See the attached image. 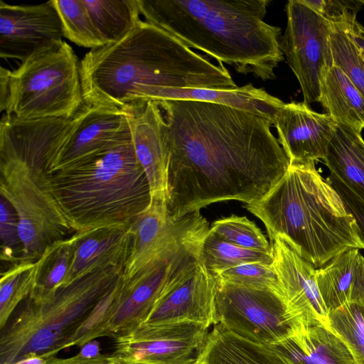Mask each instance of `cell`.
Segmentation results:
<instances>
[{
    "label": "cell",
    "instance_id": "obj_5",
    "mask_svg": "<svg viewBox=\"0 0 364 364\" xmlns=\"http://www.w3.org/2000/svg\"><path fill=\"white\" fill-rule=\"evenodd\" d=\"M46 180L74 232L129 228L151 203L132 140Z\"/></svg>",
    "mask_w": 364,
    "mask_h": 364
},
{
    "label": "cell",
    "instance_id": "obj_42",
    "mask_svg": "<svg viewBox=\"0 0 364 364\" xmlns=\"http://www.w3.org/2000/svg\"><path fill=\"white\" fill-rule=\"evenodd\" d=\"M110 355L109 364H152L146 361L136 360L134 359L122 358L119 356Z\"/></svg>",
    "mask_w": 364,
    "mask_h": 364
},
{
    "label": "cell",
    "instance_id": "obj_29",
    "mask_svg": "<svg viewBox=\"0 0 364 364\" xmlns=\"http://www.w3.org/2000/svg\"><path fill=\"white\" fill-rule=\"evenodd\" d=\"M82 234L83 232H74L45 250L35 262V282L32 291H51L65 283L76 245Z\"/></svg>",
    "mask_w": 364,
    "mask_h": 364
},
{
    "label": "cell",
    "instance_id": "obj_24",
    "mask_svg": "<svg viewBox=\"0 0 364 364\" xmlns=\"http://www.w3.org/2000/svg\"><path fill=\"white\" fill-rule=\"evenodd\" d=\"M318 102L337 123L361 133L364 129V95L337 67H328L321 80Z\"/></svg>",
    "mask_w": 364,
    "mask_h": 364
},
{
    "label": "cell",
    "instance_id": "obj_14",
    "mask_svg": "<svg viewBox=\"0 0 364 364\" xmlns=\"http://www.w3.org/2000/svg\"><path fill=\"white\" fill-rule=\"evenodd\" d=\"M78 118L79 111L68 119H21L4 114L0 122V148L14 153L32 169L48 176L54 171Z\"/></svg>",
    "mask_w": 364,
    "mask_h": 364
},
{
    "label": "cell",
    "instance_id": "obj_21",
    "mask_svg": "<svg viewBox=\"0 0 364 364\" xmlns=\"http://www.w3.org/2000/svg\"><path fill=\"white\" fill-rule=\"evenodd\" d=\"M131 242L130 227L83 232L76 245L70 269L62 286L102 267L122 265L124 268Z\"/></svg>",
    "mask_w": 364,
    "mask_h": 364
},
{
    "label": "cell",
    "instance_id": "obj_1",
    "mask_svg": "<svg viewBox=\"0 0 364 364\" xmlns=\"http://www.w3.org/2000/svg\"><path fill=\"white\" fill-rule=\"evenodd\" d=\"M154 100L162 113L171 220L218 202L255 203L286 173L289 160L268 119L210 102Z\"/></svg>",
    "mask_w": 364,
    "mask_h": 364
},
{
    "label": "cell",
    "instance_id": "obj_7",
    "mask_svg": "<svg viewBox=\"0 0 364 364\" xmlns=\"http://www.w3.org/2000/svg\"><path fill=\"white\" fill-rule=\"evenodd\" d=\"M80 62L65 41L8 71L1 112L21 119L71 118L83 105Z\"/></svg>",
    "mask_w": 364,
    "mask_h": 364
},
{
    "label": "cell",
    "instance_id": "obj_2",
    "mask_svg": "<svg viewBox=\"0 0 364 364\" xmlns=\"http://www.w3.org/2000/svg\"><path fill=\"white\" fill-rule=\"evenodd\" d=\"M80 74L85 105L120 109L148 100L157 87H238L223 63L214 64L142 19L117 42L87 52Z\"/></svg>",
    "mask_w": 364,
    "mask_h": 364
},
{
    "label": "cell",
    "instance_id": "obj_43",
    "mask_svg": "<svg viewBox=\"0 0 364 364\" xmlns=\"http://www.w3.org/2000/svg\"><path fill=\"white\" fill-rule=\"evenodd\" d=\"M355 39L364 53V28L357 21L354 26Z\"/></svg>",
    "mask_w": 364,
    "mask_h": 364
},
{
    "label": "cell",
    "instance_id": "obj_26",
    "mask_svg": "<svg viewBox=\"0 0 364 364\" xmlns=\"http://www.w3.org/2000/svg\"><path fill=\"white\" fill-rule=\"evenodd\" d=\"M358 10H348L330 21L329 41L333 65L338 68L364 95V53L354 36Z\"/></svg>",
    "mask_w": 364,
    "mask_h": 364
},
{
    "label": "cell",
    "instance_id": "obj_23",
    "mask_svg": "<svg viewBox=\"0 0 364 364\" xmlns=\"http://www.w3.org/2000/svg\"><path fill=\"white\" fill-rule=\"evenodd\" d=\"M148 100L210 102L254 113L268 119L273 124L278 112L285 103L251 83L233 90L157 87L151 90Z\"/></svg>",
    "mask_w": 364,
    "mask_h": 364
},
{
    "label": "cell",
    "instance_id": "obj_6",
    "mask_svg": "<svg viewBox=\"0 0 364 364\" xmlns=\"http://www.w3.org/2000/svg\"><path fill=\"white\" fill-rule=\"evenodd\" d=\"M123 272L122 265L108 266L51 291H32L0 327V364H16L32 357L48 360L71 347Z\"/></svg>",
    "mask_w": 364,
    "mask_h": 364
},
{
    "label": "cell",
    "instance_id": "obj_38",
    "mask_svg": "<svg viewBox=\"0 0 364 364\" xmlns=\"http://www.w3.org/2000/svg\"><path fill=\"white\" fill-rule=\"evenodd\" d=\"M333 186L341 196L347 210L354 217L364 241V205L341 188Z\"/></svg>",
    "mask_w": 364,
    "mask_h": 364
},
{
    "label": "cell",
    "instance_id": "obj_15",
    "mask_svg": "<svg viewBox=\"0 0 364 364\" xmlns=\"http://www.w3.org/2000/svg\"><path fill=\"white\" fill-rule=\"evenodd\" d=\"M132 140L126 109L84 103L79 110L77 123L60 154L53 172L86 162Z\"/></svg>",
    "mask_w": 364,
    "mask_h": 364
},
{
    "label": "cell",
    "instance_id": "obj_28",
    "mask_svg": "<svg viewBox=\"0 0 364 364\" xmlns=\"http://www.w3.org/2000/svg\"><path fill=\"white\" fill-rule=\"evenodd\" d=\"M105 44L117 42L141 20L136 0H83Z\"/></svg>",
    "mask_w": 364,
    "mask_h": 364
},
{
    "label": "cell",
    "instance_id": "obj_25",
    "mask_svg": "<svg viewBox=\"0 0 364 364\" xmlns=\"http://www.w3.org/2000/svg\"><path fill=\"white\" fill-rule=\"evenodd\" d=\"M198 364H287L267 345L249 341L213 326Z\"/></svg>",
    "mask_w": 364,
    "mask_h": 364
},
{
    "label": "cell",
    "instance_id": "obj_36",
    "mask_svg": "<svg viewBox=\"0 0 364 364\" xmlns=\"http://www.w3.org/2000/svg\"><path fill=\"white\" fill-rule=\"evenodd\" d=\"M1 259L13 264L23 255V245L19 234L17 214L2 196H0Z\"/></svg>",
    "mask_w": 364,
    "mask_h": 364
},
{
    "label": "cell",
    "instance_id": "obj_34",
    "mask_svg": "<svg viewBox=\"0 0 364 364\" xmlns=\"http://www.w3.org/2000/svg\"><path fill=\"white\" fill-rule=\"evenodd\" d=\"M210 231L235 245L255 250L272 251V245L255 223L245 216L232 215L214 221Z\"/></svg>",
    "mask_w": 364,
    "mask_h": 364
},
{
    "label": "cell",
    "instance_id": "obj_31",
    "mask_svg": "<svg viewBox=\"0 0 364 364\" xmlns=\"http://www.w3.org/2000/svg\"><path fill=\"white\" fill-rule=\"evenodd\" d=\"M52 2L59 14L65 38L90 50L106 45L83 0H52Z\"/></svg>",
    "mask_w": 364,
    "mask_h": 364
},
{
    "label": "cell",
    "instance_id": "obj_40",
    "mask_svg": "<svg viewBox=\"0 0 364 364\" xmlns=\"http://www.w3.org/2000/svg\"><path fill=\"white\" fill-rule=\"evenodd\" d=\"M350 301L364 306V257L362 256L353 284Z\"/></svg>",
    "mask_w": 364,
    "mask_h": 364
},
{
    "label": "cell",
    "instance_id": "obj_3",
    "mask_svg": "<svg viewBox=\"0 0 364 364\" xmlns=\"http://www.w3.org/2000/svg\"><path fill=\"white\" fill-rule=\"evenodd\" d=\"M144 21L238 73L276 77L281 28L264 21L271 0H136Z\"/></svg>",
    "mask_w": 364,
    "mask_h": 364
},
{
    "label": "cell",
    "instance_id": "obj_41",
    "mask_svg": "<svg viewBox=\"0 0 364 364\" xmlns=\"http://www.w3.org/2000/svg\"><path fill=\"white\" fill-rule=\"evenodd\" d=\"M80 353L85 358L98 356L100 355L99 344L95 340L92 341L82 346Z\"/></svg>",
    "mask_w": 364,
    "mask_h": 364
},
{
    "label": "cell",
    "instance_id": "obj_19",
    "mask_svg": "<svg viewBox=\"0 0 364 364\" xmlns=\"http://www.w3.org/2000/svg\"><path fill=\"white\" fill-rule=\"evenodd\" d=\"M269 346L287 364H358L346 343L331 326L297 329L282 342Z\"/></svg>",
    "mask_w": 364,
    "mask_h": 364
},
{
    "label": "cell",
    "instance_id": "obj_33",
    "mask_svg": "<svg viewBox=\"0 0 364 364\" xmlns=\"http://www.w3.org/2000/svg\"><path fill=\"white\" fill-rule=\"evenodd\" d=\"M331 327L344 340L358 364H364V306L350 301L328 312Z\"/></svg>",
    "mask_w": 364,
    "mask_h": 364
},
{
    "label": "cell",
    "instance_id": "obj_18",
    "mask_svg": "<svg viewBox=\"0 0 364 364\" xmlns=\"http://www.w3.org/2000/svg\"><path fill=\"white\" fill-rule=\"evenodd\" d=\"M138 161L145 173L151 199L166 201V159L161 134V110L154 100L125 107Z\"/></svg>",
    "mask_w": 364,
    "mask_h": 364
},
{
    "label": "cell",
    "instance_id": "obj_11",
    "mask_svg": "<svg viewBox=\"0 0 364 364\" xmlns=\"http://www.w3.org/2000/svg\"><path fill=\"white\" fill-rule=\"evenodd\" d=\"M271 245L278 295L296 329L330 326L328 312L317 286L316 268L286 236L277 235Z\"/></svg>",
    "mask_w": 364,
    "mask_h": 364
},
{
    "label": "cell",
    "instance_id": "obj_39",
    "mask_svg": "<svg viewBox=\"0 0 364 364\" xmlns=\"http://www.w3.org/2000/svg\"><path fill=\"white\" fill-rule=\"evenodd\" d=\"M110 355L100 354L93 358H85L80 352L70 358H53L46 360V364H109Z\"/></svg>",
    "mask_w": 364,
    "mask_h": 364
},
{
    "label": "cell",
    "instance_id": "obj_35",
    "mask_svg": "<svg viewBox=\"0 0 364 364\" xmlns=\"http://www.w3.org/2000/svg\"><path fill=\"white\" fill-rule=\"evenodd\" d=\"M218 281L261 289H269L278 294V281L272 264L247 262L213 274Z\"/></svg>",
    "mask_w": 364,
    "mask_h": 364
},
{
    "label": "cell",
    "instance_id": "obj_9",
    "mask_svg": "<svg viewBox=\"0 0 364 364\" xmlns=\"http://www.w3.org/2000/svg\"><path fill=\"white\" fill-rule=\"evenodd\" d=\"M215 307L218 324L256 343L277 344L296 330L280 297L269 289L235 285L217 279Z\"/></svg>",
    "mask_w": 364,
    "mask_h": 364
},
{
    "label": "cell",
    "instance_id": "obj_45",
    "mask_svg": "<svg viewBox=\"0 0 364 364\" xmlns=\"http://www.w3.org/2000/svg\"><path fill=\"white\" fill-rule=\"evenodd\" d=\"M358 2L360 6H364V0H358Z\"/></svg>",
    "mask_w": 364,
    "mask_h": 364
},
{
    "label": "cell",
    "instance_id": "obj_27",
    "mask_svg": "<svg viewBox=\"0 0 364 364\" xmlns=\"http://www.w3.org/2000/svg\"><path fill=\"white\" fill-rule=\"evenodd\" d=\"M362 256L359 250H350L316 269L317 286L328 312L350 301L352 287Z\"/></svg>",
    "mask_w": 364,
    "mask_h": 364
},
{
    "label": "cell",
    "instance_id": "obj_17",
    "mask_svg": "<svg viewBox=\"0 0 364 364\" xmlns=\"http://www.w3.org/2000/svg\"><path fill=\"white\" fill-rule=\"evenodd\" d=\"M336 123L303 102H291L279 109L273 126L290 164H304L324 160Z\"/></svg>",
    "mask_w": 364,
    "mask_h": 364
},
{
    "label": "cell",
    "instance_id": "obj_10",
    "mask_svg": "<svg viewBox=\"0 0 364 364\" xmlns=\"http://www.w3.org/2000/svg\"><path fill=\"white\" fill-rule=\"evenodd\" d=\"M287 25L280 48L310 106L318 102L323 71L333 65L329 35L330 21L302 0H290L285 6Z\"/></svg>",
    "mask_w": 364,
    "mask_h": 364
},
{
    "label": "cell",
    "instance_id": "obj_13",
    "mask_svg": "<svg viewBox=\"0 0 364 364\" xmlns=\"http://www.w3.org/2000/svg\"><path fill=\"white\" fill-rule=\"evenodd\" d=\"M64 37L52 0L37 5L0 1V57L21 62L60 45Z\"/></svg>",
    "mask_w": 364,
    "mask_h": 364
},
{
    "label": "cell",
    "instance_id": "obj_30",
    "mask_svg": "<svg viewBox=\"0 0 364 364\" xmlns=\"http://www.w3.org/2000/svg\"><path fill=\"white\" fill-rule=\"evenodd\" d=\"M202 259L206 268L215 274L224 269L247 262L272 264V251L244 248L226 242L209 230L202 247Z\"/></svg>",
    "mask_w": 364,
    "mask_h": 364
},
{
    "label": "cell",
    "instance_id": "obj_20",
    "mask_svg": "<svg viewBox=\"0 0 364 364\" xmlns=\"http://www.w3.org/2000/svg\"><path fill=\"white\" fill-rule=\"evenodd\" d=\"M327 180L364 205V139L361 133L340 123L336 126L323 161Z\"/></svg>",
    "mask_w": 364,
    "mask_h": 364
},
{
    "label": "cell",
    "instance_id": "obj_32",
    "mask_svg": "<svg viewBox=\"0 0 364 364\" xmlns=\"http://www.w3.org/2000/svg\"><path fill=\"white\" fill-rule=\"evenodd\" d=\"M35 282V262L20 261L3 272L0 279V327L30 294Z\"/></svg>",
    "mask_w": 364,
    "mask_h": 364
},
{
    "label": "cell",
    "instance_id": "obj_16",
    "mask_svg": "<svg viewBox=\"0 0 364 364\" xmlns=\"http://www.w3.org/2000/svg\"><path fill=\"white\" fill-rule=\"evenodd\" d=\"M216 291V277L206 268L202 259L193 272L159 300L140 325L193 323L212 328L218 323Z\"/></svg>",
    "mask_w": 364,
    "mask_h": 364
},
{
    "label": "cell",
    "instance_id": "obj_37",
    "mask_svg": "<svg viewBox=\"0 0 364 364\" xmlns=\"http://www.w3.org/2000/svg\"><path fill=\"white\" fill-rule=\"evenodd\" d=\"M302 1L329 21L339 18L348 10H358V6H360L358 1L355 6L353 4L355 1L302 0Z\"/></svg>",
    "mask_w": 364,
    "mask_h": 364
},
{
    "label": "cell",
    "instance_id": "obj_44",
    "mask_svg": "<svg viewBox=\"0 0 364 364\" xmlns=\"http://www.w3.org/2000/svg\"><path fill=\"white\" fill-rule=\"evenodd\" d=\"M47 360L40 357H32L23 360L16 364H46Z\"/></svg>",
    "mask_w": 364,
    "mask_h": 364
},
{
    "label": "cell",
    "instance_id": "obj_4",
    "mask_svg": "<svg viewBox=\"0 0 364 364\" xmlns=\"http://www.w3.org/2000/svg\"><path fill=\"white\" fill-rule=\"evenodd\" d=\"M243 207L264 223L270 240L286 236L316 269L350 250H364L354 217L315 163L289 164L264 196Z\"/></svg>",
    "mask_w": 364,
    "mask_h": 364
},
{
    "label": "cell",
    "instance_id": "obj_22",
    "mask_svg": "<svg viewBox=\"0 0 364 364\" xmlns=\"http://www.w3.org/2000/svg\"><path fill=\"white\" fill-rule=\"evenodd\" d=\"M166 200L151 199L130 226L132 242L123 279L128 280L146 267L164 248L171 230Z\"/></svg>",
    "mask_w": 364,
    "mask_h": 364
},
{
    "label": "cell",
    "instance_id": "obj_12",
    "mask_svg": "<svg viewBox=\"0 0 364 364\" xmlns=\"http://www.w3.org/2000/svg\"><path fill=\"white\" fill-rule=\"evenodd\" d=\"M210 328L193 323L140 325L114 338L111 354L152 364H198Z\"/></svg>",
    "mask_w": 364,
    "mask_h": 364
},
{
    "label": "cell",
    "instance_id": "obj_8",
    "mask_svg": "<svg viewBox=\"0 0 364 364\" xmlns=\"http://www.w3.org/2000/svg\"><path fill=\"white\" fill-rule=\"evenodd\" d=\"M0 194L15 210L23 245L21 261L36 262L52 244L74 231L46 183V175L0 148Z\"/></svg>",
    "mask_w": 364,
    "mask_h": 364
}]
</instances>
